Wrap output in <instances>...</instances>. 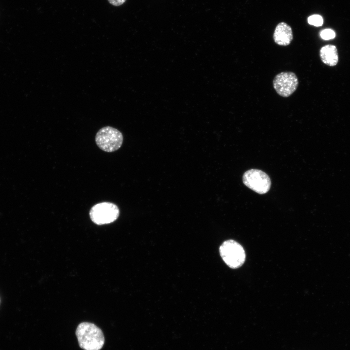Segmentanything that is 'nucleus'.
I'll return each mask as SVG.
<instances>
[{
    "mask_svg": "<svg viewBox=\"0 0 350 350\" xmlns=\"http://www.w3.org/2000/svg\"><path fill=\"white\" fill-rule=\"evenodd\" d=\"M76 335L80 347L84 350H100L105 343L102 330L91 323L85 322L79 324L76 330Z\"/></svg>",
    "mask_w": 350,
    "mask_h": 350,
    "instance_id": "1",
    "label": "nucleus"
},
{
    "mask_svg": "<svg viewBox=\"0 0 350 350\" xmlns=\"http://www.w3.org/2000/svg\"><path fill=\"white\" fill-rule=\"evenodd\" d=\"M95 142L98 147L106 152L118 150L123 142V136L118 129L111 126L104 127L97 132Z\"/></svg>",
    "mask_w": 350,
    "mask_h": 350,
    "instance_id": "2",
    "label": "nucleus"
},
{
    "mask_svg": "<svg viewBox=\"0 0 350 350\" xmlns=\"http://www.w3.org/2000/svg\"><path fill=\"white\" fill-rule=\"evenodd\" d=\"M219 252L224 262L231 268L241 267L245 260L244 248L233 240L224 242L219 247Z\"/></svg>",
    "mask_w": 350,
    "mask_h": 350,
    "instance_id": "3",
    "label": "nucleus"
},
{
    "mask_svg": "<svg viewBox=\"0 0 350 350\" xmlns=\"http://www.w3.org/2000/svg\"><path fill=\"white\" fill-rule=\"evenodd\" d=\"M120 210L118 206L111 202L98 203L90 209L89 216L96 225H102L114 222L119 217Z\"/></svg>",
    "mask_w": 350,
    "mask_h": 350,
    "instance_id": "4",
    "label": "nucleus"
},
{
    "mask_svg": "<svg viewBox=\"0 0 350 350\" xmlns=\"http://www.w3.org/2000/svg\"><path fill=\"white\" fill-rule=\"evenodd\" d=\"M243 181L248 188L261 194L267 193L271 185L269 176L258 169H250L246 171L243 175Z\"/></svg>",
    "mask_w": 350,
    "mask_h": 350,
    "instance_id": "5",
    "label": "nucleus"
},
{
    "mask_svg": "<svg viewBox=\"0 0 350 350\" xmlns=\"http://www.w3.org/2000/svg\"><path fill=\"white\" fill-rule=\"evenodd\" d=\"M273 85L279 95L288 97L296 90L298 86V80L294 72L283 71L275 76Z\"/></svg>",
    "mask_w": 350,
    "mask_h": 350,
    "instance_id": "6",
    "label": "nucleus"
},
{
    "mask_svg": "<svg viewBox=\"0 0 350 350\" xmlns=\"http://www.w3.org/2000/svg\"><path fill=\"white\" fill-rule=\"evenodd\" d=\"M293 38L292 30L289 25L282 22L277 25L273 34V39L277 44L288 46L291 43Z\"/></svg>",
    "mask_w": 350,
    "mask_h": 350,
    "instance_id": "7",
    "label": "nucleus"
},
{
    "mask_svg": "<svg viewBox=\"0 0 350 350\" xmlns=\"http://www.w3.org/2000/svg\"><path fill=\"white\" fill-rule=\"evenodd\" d=\"M319 55L321 61L329 66H334L338 63V52L334 45L328 44L322 47L320 50Z\"/></svg>",
    "mask_w": 350,
    "mask_h": 350,
    "instance_id": "8",
    "label": "nucleus"
},
{
    "mask_svg": "<svg viewBox=\"0 0 350 350\" xmlns=\"http://www.w3.org/2000/svg\"><path fill=\"white\" fill-rule=\"evenodd\" d=\"M308 22L311 25L318 27L323 24V19L319 15H313L308 18Z\"/></svg>",
    "mask_w": 350,
    "mask_h": 350,
    "instance_id": "9",
    "label": "nucleus"
},
{
    "mask_svg": "<svg viewBox=\"0 0 350 350\" xmlns=\"http://www.w3.org/2000/svg\"><path fill=\"white\" fill-rule=\"evenodd\" d=\"M321 37L324 40L333 39L335 36V33L334 31L330 29H326L322 30L320 33Z\"/></svg>",
    "mask_w": 350,
    "mask_h": 350,
    "instance_id": "10",
    "label": "nucleus"
},
{
    "mask_svg": "<svg viewBox=\"0 0 350 350\" xmlns=\"http://www.w3.org/2000/svg\"><path fill=\"white\" fill-rule=\"evenodd\" d=\"M110 4L115 6H119L123 4L126 0H107Z\"/></svg>",
    "mask_w": 350,
    "mask_h": 350,
    "instance_id": "11",
    "label": "nucleus"
}]
</instances>
